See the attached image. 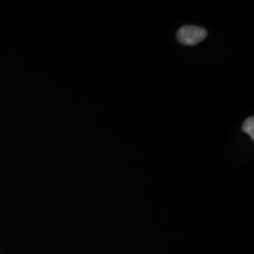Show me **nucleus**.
<instances>
[{"label":"nucleus","mask_w":254,"mask_h":254,"mask_svg":"<svg viewBox=\"0 0 254 254\" xmlns=\"http://www.w3.org/2000/svg\"><path fill=\"white\" fill-rule=\"evenodd\" d=\"M207 37V30L197 26H184L176 34L178 42L185 46H196Z\"/></svg>","instance_id":"nucleus-1"},{"label":"nucleus","mask_w":254,"mask_h":254,"mask_svg":"<svg viewBox=\"0 0 254 254\" xmlns=\"http://www.w3.org/2000/svg\"><path fill=\"white\" fill-rule=\"evenodd\" d=\"M242 130L248 134L249 136L252 137V139H254V117H249L246 120L242 126Z\"/></svg>","instance_id":"nucleus-2"}]
</instances>
